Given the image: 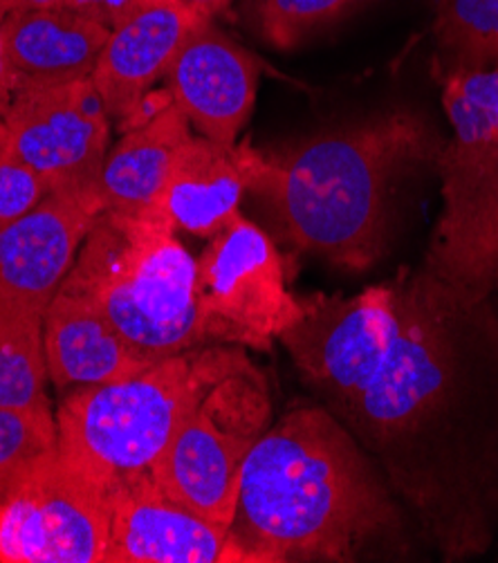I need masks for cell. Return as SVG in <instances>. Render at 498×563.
I'll use <instances>...</instances> for the list:
<instances>
[{
	"label": "cell",
	"mask_w": 498,
	"mask_h": 563,
	"mask_svg": "<svg viewBox=\"0 0 498 563\" xmlns=\"http://www.w3.org/2000/svg\"><path fill=\"white\" fill-rule=\"evenodd\" d=\"M279 340L447 559L498 532V310L424 267L355 297L314 295Z\"/></svg>",
	"instance_id": "obj_1"
},
{
	"label": "cell",
	"mask_w": 498,
	"mask_h": 563,
	"mask_svg": "<svg viewBox=\"0 0 498 563\" xmlns=\"http://www.w3.org/2000/svg\"><path fill=\"white\" fill-rule=\"evenodd\" d=\"M400 512L355 435L323 409H297L254 442L228 532L232 563L353 561Z\"/></svg>",
	"instance_id": "obj_2"
},
{
	"label": "cell",
	"mask_w": 498,
	"mask_h": 563,
	"mask_svg": "<svg viewBox=\"0 0 498 563\" xmlns=\"http://www.w3.org/2000/svg\"><path fill=\"white\" fill-rule=\"evenodd\" d=\"M438 155L435 135L418 115L391 110L276 157L256 151L250 191L269 205L297 250L366 269L389 241L398 183Z\"/></svg>",
	"instance_id": "obj_3"
},
{
	"label": "cell",
	"mask_w": 498,
	"mask_h": 563,
	"mask_svg": "<svg viewBox=\"0 0 498 563\" xmlns=\"http://www.w3.org/2000/svg\"><path fill=\"white\" fill-rule=\"evenodd\" d=\"M62 288L92 303L153 364L204 346L196 261L159 207L142 213L103 209Z\"/></svg>",
	"instance_id": "obj_4"
},
{
	"label": "cell",
	"mask_w": 498,
	"mask_h": 563,
	"mask_svg": "<svg viewBox=\"0 0 498 563\" xmlns=\"http://www.w3.org/2000/svg\"><path fill=\"white\" fill-rule=\"evenodd\" d=\"M241 355L239 349L204 344L133 377L79 386L57 413L62 454L108 492L122 476L148 472L204 388Z\"/></svg>",
	"instance_id": "obj_5"
},
{
	"label": "cell",
	"mask_w": 498,
	"mask_h": 563,
	"mask_svg": "<svg viewBox=\"0 0 498 563\" xmlns=\"http://www.w3.org/2000/svg\"><path fill=\"white\" fill-rule=\"evenodd\" d=\"M452 140L440 151L442 213L424 269L458 301L498 292V68L442 75Z\"/></svg>",
	"instance_id": "obj_6"
},
{
	"label": "cell",
	"mask_w": 498,
	"mask_h": 563,
	"mask_svg": "<svg viewBox=\"0 0 498 563\" xmlns=\"http://www.w3.org/2000/svg\"><path fill=\"white\" fill-rule=\"evenodd\" d=\"M265 377L236 360L213 379L148 467L162 494L207 523L230 532L245 459L269 424Z\"/></svg>",
	"instance_id": "obj_7"
},
{
	"label": "cell",
	"mask_w": 498,
	"mask_h": 563,
	"mask_svg": "<svg viewBox=\"0 0 498 563\" xmlns=\"http://www.w3.org/2000/svg\"><path fill=\"white\" fill-rule=\"evenodd\" d=\"M198 321L204 344L269 351L303 314L286 284L272 239L236 213L196 261Z\"/></svg>",
	"instance_id": "obj_8"
},
{
	"label": "cell",
	"mask_w": 498,
	"mask_h": 563,
	"mask_svg": "<svg viewBox=\"0 0 498 563\" xmlns=\"http://www.w3.org/2000/svg\"><path fill=\"white\" fill-rule=\"evenodd\" d=\"M106 545L108 489L59 444L0 492V563H103Z\"/></svg>",
	"instance_id": "obj_9"
},
{
	"label": "cell",
	"mask_w": 498,
	"mask_h": 563,
	"mask_svg": "<svg viewBox=\"0 0 498 563\" xmlns=\"http://www.w3.org/2000/svg\"><path fill=\"white\" fill-rule=\"evenodd\" d=\"M108 112L92 77L16 90L3 115L8 146L41 176L49 194L103 207Z\"/></svg>",
	"instance_id": "obj_10"
},
{
	"label": "cell",
	"mask_w": 498,
	"mask_h": 563,
	"mask_svg": "<svg viewBox=\"0 0 498 563\" xmlns=\"http://www.w3.org/2000/svg\"><path fill=\"white\" fill-rule=\"evenodd\" d=\"M220 561H230L228 532L162 494L148 472L122 476L110 485L103 563Z\"/></svg>",
	"instance_id": "obj_11"
},
{
	"label": "cell",
	"mask_w": 498,
	"mask_h": 563,
	"mask_svg": "<svg viewBox=\"0 0 498 563\" xmlns=\"http://www.w3.org/2000/svg\"><path fill=\"white\" fill-rule=\"evenodd\" d=\"M174 103L207 140L236 144L252 115L258 66L213 21L198 23L164 75Z\"/></svg>",
	"instance_id": "obj_12"
},
{
	"label": "cell",
	"mask_w": 498,
	"mask_h": 563,
	"mask_svg": "<svg viewBox=\"0 0 498 563\" xmlns=\"http://www.w3.org/2000/svg\"><path fill=\"white\" fill-rule=\"evenodd\" d=\"M101 211L97 202L49 194L30 213L0 228V297L45 312Z\"/></svg>",
	"instance_id": "obj_13"
},
{
	"label": "cell",
	"mask_w": 498,
	"mask_h": 563,
	"mask_svg": "<svg viewBox=\"0 0 498 563\" xmlns=\"http://www.w3.org/2000/svg\"><path fill=\"white\" fill-rule=\"evenodd\" d=\"M204 19L174 0H142L115 30L92 73L108 118L133 124L151 86L166 75L189 32Z\"/></svg>",
	"instance_id": "obj_14"
},
{
	"label": "cell",
	"mask_w": 498,
	"mask_h": 563,
	"mask_svg": "<svg viewBox=\"0 0 498 563\" xmlns=\"http://www.w3.org/2000/svg\"><path fill=\"white\" fill-rule=\"evenodd\" d=\"M254 157L250 144H220L191 133L174 159L157 207L176 230L211 239L239 213L252 187Z\"/></svg>",
	"instance_id": "obj_15"
},
{
	"label": "cell",
	"mask_w": 498,
	"mask_h": 563,
	"mask_svg": "<svg viewBox=\"0 0 498 563\" xmlns=\"http://www.w3.org/2000/svg\"><path fill=\"white\" fill-rule=\"evenodd\" d=\"M43 346L49 379L62 390L126 379L153 366L92 303L64 288L45 308Z\"/></svg>",
	"instance_id": "obj_16"
},
{
	"label": "cell",
	"mask_w": 498,
	"mask_h": 563,
	"mask_svg": "<svg viewBox=\"0 0 498 563\" xmlns=\"http://www.w3.org/2000/svg\"><path fill=\"white\" fill-rule=\"evenodd\" d=\"M3 30L19 90L92 77L110 36L108 27L66 8L12 10Z\"/></svg>",
	"instance_id": "obj_17"
},
{
	"label": "cell",
	"mask_w": 498,
	"mask_h": 563,
	"mask_svg": "<svg viewBox=\"0 0 498 563\" xmlns=\"http://www.w3.org/2000/svg\"><path fill=\"white\" fill-rule=\"evenodd\" d=\"M191 135V124L174 99L159 106L144 122L129 129L106 155L101 174L103 209L142 213L157 207L174 159Z\"/></svg>",
	"instance_id": "obj_18"
},
{
	"label": "cell",
	"mask_w": 498,
	"mask_h": 563,
	"mask_svg": "<svg viewBox=\"0 0 498 563\" xmlns=\"http://www.w3.org/2000/svg\"><path fill=\"white\" fill-rule=\"evenodd\" d=\"M43 314L36 308L0 297V409L49 405L45 396L47 360Z\"/></svg>",
	"instance_id": "obj_19"
},
{
	"label": "cell",
	"mask_w": 498,
	"mask_h": 563,
	"mask_svg": "<svg viewBox=\"0 0 498 563\" xmlns=\"http://www.w3.org/2000/svg\"><path fill=\"white\" fill-rule=\"evenodd\" d=\"M435 36L440 75L498 68V0H450Z\"/></svg>",
	"instance_id": "obj_20"
},
{
	"label": "cell",
	"mask_w": 498,
	"mask_h": 563,
	"mask_svg": "<svg viewBox=\"0 0 498 563\" xmlns=\"http://www.w3.org/2000/svg\"><path fill=\"white\" fill-rule=\"evenodd\" d=\"M59 429L49 405L0 409V492L30 461L57 446Z\"/></svg>",
	"instance_id": "obj_21"
},
{
	"label": "cell",
	"mask_w": 498,
	"mask_h": 563,
	"mask_svg": "<svg viewBox=\"0 0 498 563\" xmlns=\"http://www.w3.org/2000/svg\"><path fill=\"white\" fill-rule=\"evenodd\" d=\"M353 0H254V23L276 47H292L312 30L337 19Z\"/></svg>",
	"instance_id": "obj_22"
},
{
	"label": "cell",
	"mask_w": 498,
	"mask_h": 563,
	"mask_svg": "<svg viewBox=\"0 0 498 563\" xmlns=\"http://www.w3.org/2000/svg\"><path fill=\"white\" fill-rule=\"evenodd\" d=\"M49 196L47 185L10 146L0 142V228L23 218Z\"/></svg>",
	"instance_id": "obj_23"
},
{
	"label": "cell",
	"mask_w": 498,
	"mask_h": 563,
	"mask_svg": "<svg viewBox=\"0 0 498 563\" xmlns=\"http://www.w3.org/2000/svg\"><path fill=\"white\" fill-rule=\"evenodd\" d=\"M140 3L142 0H66L64 8L108 30H115L140 8Z\"/></svg>",
	"instance_id": "obj_24"
},
{
	"label": "cell",
	"mask_w": 498,
	"mask_h": 563,
	"mask_svg": "<svg viewBox=\"0 0 498 563\" xmlns=\"http://www.w3.org/2000/svg\"><path fill=\"white\" fill-rule=\"evenodd\" d=\"M16 90H19V79L10 59L3 21H0V118L5 115V110L10 108Z\"/></svg>",
	"instance_id": "obj_25"
},
{
	"label": "cell",
	"mask_w": 498,
	"mask_h": 563,
	"mask_svg": "<svg viewBox=\"0 0 498 563\" xmlns=\"http://www.w3.org/2000/svg\"><path fill=\"white\" fill-rule=\"evenodd\" d=\"M174 3L187 8L189 12H193L204 21H213V16L223 12L232 0H174Z\"/></svg>",
	"instance_id": "obj_26"
},
{
	"label": "cell",
	"mask_w": 498,
	"mask_h": 563,
	"mask_svg": "<svg viewBox=\"0 0 498 563\" xmlns=\"http://www.w3.org/2000/svg\"><path fill=\"white\" fill-rule=\"evenodd\" d=\"M66 0H10L12 10H54L64 8Z\"/></svg>",
	"instance_id": "obj_27"
},
{
	"label": "cell",
	"mask_w": 498,
	"mask_h": 563,
	"mask_svg": "<svg viewBox=\"0 0 498 563\" xmlns=\"http://www.w3.org/2000/svg\"><path fill=\"white\" fill-rule=\"evenodd\" d=\"M10 12H12V8H10V0H0V21H3Z\"/></svg>",
	"instance_id": "obj_28"
},
{
	"label": "cell",
	"mask_w": 498,
	"mask_h": 563,
	"mask_svg": "<svg viewBox=\"0 0 498 563\" xmlns=\"http://www.w3.org/2000/svg\"><path fill=\"white\" fill-rule=\"evenodd\" d=\"M0 142H5V124H3V118H0Z\"/></svg>",
	"instance_id": "obj_29"
}]
</instances>
